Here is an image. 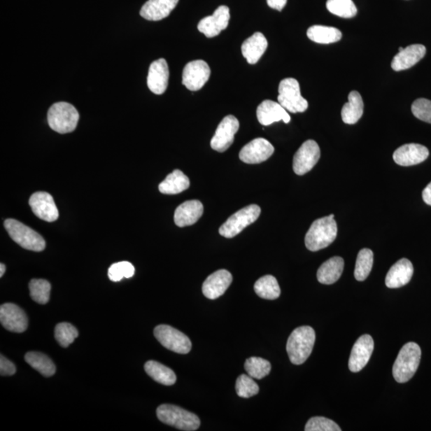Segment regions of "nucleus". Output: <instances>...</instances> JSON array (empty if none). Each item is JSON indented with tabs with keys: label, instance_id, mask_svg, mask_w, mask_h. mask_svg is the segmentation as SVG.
I'll return each instance as SVG.
<instances>
[{
	"label": "nucleus",
	"instance_id": "12",
	"mask_svg": "<svg viewBox=\"0 0 431 431\" xmlns=\"http://www.w3.org/2000/svg\"><path fill=\"white\" fill-rule=\"evenodd\" d=\"M240 123L234 115H228L218 125L211 141L212 149L223 153L234 143L235 134L239 129Z\"/></svg>",
	"mask_w": 431,
	"mask_h": 431
},
{
	"label": "nucleus",
	"instance_id": "34",
	"mask_svg": "<svg viewBox=\"0 0 431 431\" xmlns=\"http://www.w3.org/2000/svg\"><path fill=\"white\" fill-rule=\"evenodd\" d=\"M374 262V254L369 248L360 251L356 259L355 277L358 281H364L369 276Z\"/></svg>",
	"mask_w": 431,
	"mask_h": 431
},
{
	"label": "nucleus",
	"instance_id": "19",
	"mask_svg": "<svg viewBox=\"0 0 431 431\" xmlns=\"http://www.w3.org/2000/svg\"><path fill=\"white\" fill-rule=\"evenodd\" d=\"M232 281L229 271L221 269L213 272L204 282L202 292L209 299H218L226 292Z\"/></svg>",
	"mask_w": 431,
	"mask_h": 431
},
{
	"label": "nucleus",
	"instance_id": "1",
	"mask_svg": "<svg viewBox=\"0 0 431 431\" xmlns=\"http://www.w3.org/2000/svg\"><path fill=\"white\" fill-rule=\"evenodd\" d=\"M316 332L313 327L302 326L295 329L289 337L286 349L289 360L295 365H303L313 351Z\"/></svg>",
	"mask_w": 431,
	"mask_h": 431
},
{
	"label": "nucleus",
	"instance_id": "9",
	"mask_svg": "<svg viewBox=\"0 0 431 431\" xmlns=\"http://www.w3.org/2000/svg\"><path fill=\"white\" fill-rule=\"evenodd\" d=\"M155 337L163 347L178 354H188L192 348L190 339L183 332L169 325H158Z\"/></svg>",
	"mask_w": 431,
	"mask_h": 431
},
{
	"label": "nucleus",
	"instance_id": "25",
	"mask_svg": "<svg viewBox=\"0 0 431 431\" xmlns=\"http://www.w3.org/2000/svg\"><path fill=\"white\" fill-rule=\"evenodd\" d=\"M203 212L204 207L200 201H187L176 209L174 222L181 228L194 225L202 218Z\"/></svg>",
	"mask_w": 431,
	"mask_h": 431
},
{
	"label": "nucleus",
	"instance_id": "26",
	"mask_svg": "<svg viewBox=\"0 0 431 431\" xmlns=\"http://www.w3.org/2000/svg\"><path fill=\"white\" fill-rule=\"evenodd\" d=\"M267 48V39L262 33L256 32L243 43L241 52L249 64H256Z\"/></svg>",
	"mask_w": 431,
	"mask_h": 431
},
{
	"label": "nucleus",
	"instance_id": "2",
	"mask_svg": "<svg viewBox=\"0 0 431 431\" xmlns=\"http://www.w3.org/2000/svg\"><path fill=\"white\" fill-rule=\"evenodd\" d=\"M337 232V224L333 214L316 220L305 236V246L311 252L321 250L336 240Z\"/></svg>",
	"mask_w": 431,
	"mask_h": 431
},
{
	"label": "nucleus",
	"instance_id": "3",
	"mask_svg": "<svg viewBox=\"0 0 431 431\" xmlns=\"http://www.w3.org/2000/svg\"><path fill=\"white\" fill-rule=\"evenodd\" d=\"M421 356V348L416 343H408L402 348L393 366V376L397 382L407 383L415 376Z\"/></svg>",
	"mask_w": 431,
	"mask_h": 431
},
{
	"label": "nucleus",
	"instance_id": "16",
	"mask_svg": "<svg viewBox=\"0 0 431 431\" xmlns=\"http://www.w3.org/2000/svg\"><path fill=\"white\" fill-rule=\"evenodd\" d=\"M373 351L374 340L370 334H364L357 339L350 355V371L355 373L364 369L370 360Z\"/></svg>",
	"mask_w": 431,
	"mask_h": 431
},
{
	"label": "nucleus",
	"instance_id": "6",
	"mask_svg": "<svg viewBox=\"0 0 431 431\" xmlns=\"http://www.w3.org/2000/svg\"><path fill=\"white\" fill-rule=\"evenodd\" d=\"M79 113L76 108L64 101L55 104L48 113L49 126L57 133L73 132L77 127Z\"/></svg>",
	"mask_w": 431,
	"mask_h": 431
},
{
	"label": "nucleus",
	"instance_id": "13",
	"mask_svg": "<svg viewBox=\"0 0 431 431\" xmlns=\"http://www.w3.org/2000/svg\"><path fill=\"white\" fill-rule=\"evenodd\" d=\"M274 150V146L268 140L258 138L243 147L239 157L247 164H259L267 161Z\"/></svg>",
	"mask_w": 431,
	"mask_h": 431
},
{
	"label": "nucleus",
	"instance_id": "17",
	"mask_svg": "<svg viewBox=\"0 0 431 431\" xmlns=\"http://www.w3.org/2000/svg\"><path fill=\"white\" fill-rule=\"evenodd\" d=\"M29 205L38 218L54 222L59 218V211L52 195L46 192H37L31 195Z\"/></svg>",
	"mask_w": 431,
	"mask_h": 431
},
{
	"label": "nucleus",
	"instance_id": "41",
	"mask_svg": "<svg viewBox=\"0 0 431 431\" xmlns=\"http://www.w3.org/2000/svg\"><path fill=\"white\" fill-rule=\"evenodd\" d=\"M306 431H341L338 425L325 417H313L306 424Z\"/></svg>",
	"mask_w": 431,
	"mask_h": 431
},
{
	"label": "nucleus",
	"instance_id": "22",
	"mask_svg": "<svg viewBox=\"0 0 431 431\" xmlns=\"http://www.w3.org/2000/svg\"><path fill=\"white\" fill-rule=\"evenodd\" d=\"M427 49L422 44H413L411 46L404 48L402 52L397 54L391 62V67L395 71H401L409 69L421 61L425 55Z\"/></svg>",
	"mask_w": 431,
	"mask_h": 431
},
{
	"label": "nucleus",
	"instance_id": "43",
	"mask_svg": "<svg viewBox=\"0 0 431 431\" xmlns=\"http://www.w3.org/2000/svg\"><path fill=\"white\" fill-rule=\"evenodd\" d=\"M16 367L13 362H10L3 355L0 357V375L2 376H10L15 375Z\"/></svg>",
	"mask_w": 431,
	"mask_h": 431
},
{
	"label": "nucleus",
	"instance_id": "32",
	"mask_svg": "<svg viewBox=\"0 0 431 431\" xmlns=\"http://www.w3.org/2000/svg\"><path fill=\"white\" fill-rule=\"evenodd\" d=\"M25 360L28 365L41 374L45 377L55 375V365L48 356L37 351H31L25 355Z\"/></svg>",
	"mask_w": 431,
	"mask_h": 431
},
{
	"label": "nucleus",
	"instance_id": "15",
	"mask_svg": "<svg viewBox=\"0 0 431 431\" xmlns=\"http://www.w3.org/2000/svg\"><path fill=\"white\" fill-rule=\"evenodd\" d=\"M0 322L7 330L16 333L25 332L28 327L24 311L11 303L2 304L0 307Z\"/></svg>",
	"mask_w": 431,
	"mask_h": 431
},
{
	"label": "nucleus",
	"instance_id": "39",
	"mask_svg": "<svg viewBox=\"0 0 431 431\" xmlns=\"http://www.w3.org/2000/svg\"><path fill=\"white\" fill-rule=\"evenodd\" d=\"M260 388L253 378L247 375H241L236 379V391L241 398H250L259 393Z\"/></svg>",
	"mask_w": 431,
	"mask_h": 431
},
{
	"label": "nucleus",
	"instance_id": "24",
	"mask_svg": "<svg viewBox=\"0 0 431 431\" xmlns=\"http://www.w3.org/2000/svg\"><path fill=\"white\" fill-rule=\"evenodd\" d=\"M179 0H148L141 8L140 15L150 21L167 18L177 7Z\"/></svg>",
	"mask_w": 431,
	"mask_h": 431
},
{
	"label": "nucleus",
	"instance_id": "47",
	"mask_svg": "<svg viewBox=\"0 0 431 431\" xmlns=\"http://www.w3.org/2000/svg\"><path fill=\"white\" fill-rule=\"evenodd\" d=\"M402 50H404V48H400V49H399V52H402Z\"/></svg>",
	"mask_w": 431,
	"mask_h": 431
},
{
	"label": "nucleus",
	"instance_id": "10",
	"mask_svg": "<svg viewBox=\"0 0 431 431\" xmlns=\"http://www.w3.org/2000/svg\"><path fill=\"white\" fill-rule=\"evenodd\" d=\"M320 158L319 145L313 140L306 141L293 157L294 172L299 176L309 173L319 162Z\"/></svg>",
	"mask_w": 431,
	"mask_h": 431
},
{
	"label": "nucleus",
	"instance_id": "8",
	"mask_svg": "<svg viewBox=\"0 0 431 431\" xmlns=\"http://www.w3.org/2000/svg\"><path fill=\"white\" fill-rule=\"evenodd\" d=\"M262 209L257 205L243 208L225 221L219 229L220 234L226 238H232L241 234L249 225L260 217Z\"/></svg>",
	"mask_w": 431,
	"mask_h": 431
},
{
	"label": "nucleus",
	"instance_id": "21",
	"mask_svg": "<svg viewBox=\"0 0 431 431\" xmlns=\"http://www.w3.org/2000/svg\"><path fill=\"white\" fill-rule=\"evenodd\" d=\"M257 116L259 122L263 126H269L280 121L287 124L291 121V117L285 108L271 100H265L258 106Z\"/></svg>",
	"mask_w": 431,
	"mask_h": 431
},
{
	"label": "nucleus",
	"instance_id": "29",
	"mask_svg": "<svg viewBox=\"0 0 431 431\" xmlns=\"http://www.w3.org/2000/svg\"><path fill=\"white\" fill-rule=\"evenodd\" d=\"M364 101L358 92H351L348 95V101L343 106L342 120L344 123L353 125L358 122L364 115Z\"/></svg>",
	"mask_w": 431,
	"mask_h": 431
},
{
	"label": "nucleus",
	"instance_id": "7",
	"mask_svg": "<svg viewBox=\"0 0 431 431\" xmlns=\"http://www.w3.org/2000/svg\"><path fill=\"white\" fill-rule=\"evenodd\" d=\"M279 103L287 111L296 113L307 111L308 101L300 94L299 84L297 79L288 78L283 79L279 85Z\"/></svg>",
	"mask_w": 431,
	"mask_h": 431
},
{
	"label": "nucleus",
	"instance_id": "45",
	"mask_svg": "<svg viewBox=\"0 0 431 431\" xmlns=\"http://www.w3.org/2000/svg\"><path fill=\"white\" fill-rule=\"evenodd\" d=\"M423 199L425 203L431 206V183L424 189L423 192Z\"/></svg>",
	"mask_w": 431,
	"mask_h": 431
},
{
	"label": "nucleus",
	"instance_id": "28",
	"mask_svg": "<svg viewBox=\"0 0 431 431\" xmlns=\"http://www.w3.org/2000/svg\"><path fill=\"white\" fill-rule=\"evenodd\" d=\"M190 181L188 177L179 169H176L167 176L158 189L163 195H174L189 189Z\"/></svg>",
	"mask_w": 431,
	"mask_h": 431
},
{
	"label": "nucleus",
	"instance_id": "33",
	"mask_svg": "<svg viewBox=\"0 0 431 431\" xmlns=\"http://www.w3.org/2000/svg\"><path fill=\"white\" fill-rule=\"evenodd\" d=\"M254 290L260 298L276 299L281 296L279 283L274 276H264L255 283Z\"/></svg>",
	"mask_w": 431,
	"mask_h": 431
},
{
	"label": "nucleus",
	"instance_id": "4",
	"mask_svg": "<svg viewBox=\"0 0 431 431\" xmlns=\"http://www.w3.org/2000/svg\"><path fill=\"white\" fill-rule=\"evenodd\" d=\"M157 416L163 423L181 430H197L201 425L200 419L195 414L171 404L158 407Z\"/></svg>",
	"mask_w": 431,
	"mask_h": 431
},
{
	"label": "nucleus",
	"instance_id": "38",
	"mask_svg": "<svg viewBox=\"0 0 431 431\" xmlns=\"http://www.w3.org/2000/svg\"><path fill=\"white\" fill-rule=\"evenodd\" d=\"M78 337L77 328L69 323H60L55 327V337L62 348L69 347Z\"/></svg>",
	"mask_w": 431,
	"mask_h": 431
},
{
	"label": "nucleus",
	"instance_id": "18",
	"mask_svg": "<svg viewBox=\"0 0 431 431\" xmlns=\"http://www.w3.org/2000/svg\"><path fill=\"white\" fill-rule=\"evenodd\" d=\"M429 157L426 146L421 144H406L397 149L393 155L396 164L402 167H411L421 164Z\"/></svg>",
	"mask_w": 431,
	"mask_h": 431
},
{
	"label": "nucleus",
	"instance_id": "11",
	"mask_svg": "<svg viewBox=\"0 0 431 431\" xmlns=\"http://www.w3.org/2000/svg\"><path fill=\"white\" fill-rule=\"evenodd\" d=\"M211 67L203 60H195L187 64L183 73V84L191 90L197 92L209 81Z\"/></svg>",
	"mask_w": 431,
	"mask_h": 431
},
{
	"label": "nucleus",
	"instance_id": "35",
	"mask_svg": "<svg viewBox=\"0 0 431 431\" xmlns=\"http://www.w3.org/2000/svg\"><path fill=\"white\" fill-rule=\"evenodd\" d=\"M326 6L332 14L341 18H353L357 14V8L353 0H327Z\"/></svg>",
	"mask_w": 431,
	"mask_h": 431
},
{
	"label": "nucleus",
	"instance_id": "42",
	"mask_svg": "<svg viewBox=\"0 0 431 431\" xmlns=\"http://www.w3.org/2000/svg\"><path fill=\"white\" fill-rule=\"evenodd\" d=\"M411 111L419 120L431 124V101L418 99L414 101Z\"/></svg>",
	"mask_w": 431,
	"mask_h": 431
},
{
	"label": "nucleus",
	"instance_id": "30",
	"mask_svg": "<svg viewBox=\"0 0 431 431\" xmlns=\"http://www.w3.org/2000/svg\"><path fill=\"white\" fill-rule=\"evenodd\" d=\"M307 36L311 41L321 44L337 43L342 38V33L337 28L321 25L309 27Z\"/></svg>",
	"mask_w": 431,
	"mask_h": 431
},
{
	"label": "nucleus",
	"instance_id": "44",
	"mask_svg": "<svg viewBox=\"0 0 431 431\" xmlns=\"http://www.w3.org/2000/svg\"><path fill=\"white\" fill-rule=\"evenodd\" d=\"M267 3L272 9L281 11L287 4V0H267Z\"/></svg>",
	"mask_w": 431,
	"mask_h": 431
},
{
	"label": "nucleus",
	"instance_id": "46",
	"mask_svg": "<svg viewBox=\"0 0 431 431\" xmlns=\"http://www.w3.org/2000/svg\"><path fill=\"white\" fill-rule=\"evenodd\" d=\"M6 267L3 264H0V277H3L5 274Z\"/></svg>",
	"mask_w": 431,
	"mask_h": 431
},
{
	"label": "nucleus",
	"instance_id": "14",
	"mask_svg": "<svg viewBox=\"0 0 431 431\" xmlns=\"http://www.w3.org/2000/svg\"><path fill=\"white\" fill-rule=\"evenodd\" d=\"M229 20V8L227 6H220L212 15L207 16L199 22L197 29L207 38H213L228 27Z\"/></svg>",
	"mask_w": 431,
	"mask_h": 431
},
{
	"label": "nucleus",
	"instance_id": "37",
	"mask_svg": "<svg viewBox=\"0 0 431 431\" xmlns=\"http://www.w3.org/2000/svg\"><path fill=\"white\" fill-rule=\"evenodd\" d=\"M271 364L268 360L259 357H251L246 361L245 368L249 376L262 379L269 375Z\"/></svg>",
	"mask_w": 431,
	"mask_h": 431
},
{
	"label": "nucleus",
	"instance_id": "23",
	"mask_svg": "<svg viewBox=\"0 0 431 431\" xmlns=\"http://www.w3.org/2000/svg\"><path fill=\"white\" fill-rule=\"evenodd\" d=\"M414 267L409 260L401 259L390 268L386 276L385 283L389 288L405 286L411 280Z\"/></svg>",
	"mask_w": 431,
	"mask_h": 431
},
{
	"label": "nucleus",
	"instance_id": "27",
	"mask_svg": "<svg viewBox=\"0 0 431 431\" xmlns=\"http://www.w3.org/2000/svg\"><path fill=\"white\" fill-rule=\"evenodd\" d=\"M344 269V260L342 257H334L323 263L318 271L317 279L323 285H332L341 276Z\"/></svg>",
	"mask_w": 431,
	"mask_h": 431
},
{
	"label": "nucleus",
	"instance_id": "5",
	"mask_svg": "<svg viewBox=\"0 0 431 431\" xmlns=\"http://www.w3.org/2000/svg\"><path fill=\"white\" fill-rule=\"evenodd\" d=\"M4 227L11 239L22 248L34 252H42L46 248V242L43 236L20 221L6 220Z\"/></svg>",
	"mask_w": 431,
	"mask_h": 431
},
{
	"label": "nucleus",
	"instance_id": "36",
	"mask_svg": "<svg viewBox=\"0 0 431 431\" xmlns=\"http://www.w3.org/2000/svg\"><path fill=\"white\" fill-rule=\"evenodd\" d=\"M50 289L52 286L46 280L33 279L29 283L30 296L38 304H46L49 302Z\"/></svg>",
	"mask_w": 431,
	"mask_h": 431
},
{
	"label": "nucleus",
	"instance_id": "40",
	"mask_svg": "<svg viewBox=\"0 0 431 431\" xmlns=\"http://www.w3.org/2000/svg\"><path fill=\"white\" fill-rule=\"evenodd\" d=\"M135 269L132 263L122 262L113 264L108 270V276L113 282L121 281L123 278H132L134 276Z\"/></svg>",
	"mask_w": 431,
	"mask_h": 431
},
{
	"label": "nucleus",
	"instance_id": "20",
	"mask_svg": "<svg viewBox=\"0 0 431 431\" xmlns=\"http://www.w3.org/2000/svg\"><path fill=\"white\" fill-rule=\"evenodd\" d=\"M169 71L167 62L164 59L153 62L147 77V85L155 94H162L168 87Z\"/></svg>",
	"mask_w": 431,
	"mask_h": 431
},
{
	"label": "nucleus",
	"instance_id": "31",
	"mask_svg": "<svg viewBox=\"0 0 431 431\" xmlns=\"http://www.w3.org/2000/svg\"><path fill=\"white\" fill-rule=\"evenodd\" d=\"M145 371L156 382L163 385L171 386L177 381V376L170 368L156 361L146 362Z\"/></svg>",
	"mask_w": 431,
	"mask_h": 431
}]
</instances>
